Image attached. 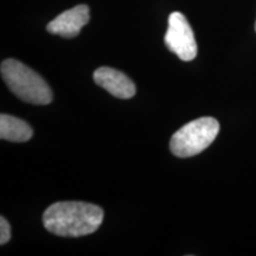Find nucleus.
<instances>
[{
  "label": "nucleus",
  "mask_w": 256,
  "mask_h": 256,
  "mask_svg": "<svg viewBox=\"0 0 256 256\" xmlns=\"http://www.w3.org/2000/svg\"><path fill=\"white\" fill-rule=\"evenodd\" d=\"M104 210L84 202H57L43 214V224L48 232L62 238L90 235L100 228Z\"/></svg>",
  "instance_id": "nucleus-1"
},
{
  "label": "nucleus",
  "mask_w": 256,
  "mask_h": 256,
  "mask_svg": "<svg viewBox=\"0 0 256 256\" xmlns=\"http://www.w3.org/2000/svg\"><path fill=\"white\" fill-rule=\"evenodd\" d=\"M2 76L6 86L22 101L32 104H48L52 101V90L46 80L17 60L2 63Z\"/></svg>",
  "instance_id": "nucleus-2"
},
{
  "label": "nucleus",
  "mask_w": 256,
  "mask_h": 256,
  "mask_svg": "<svg viewBox=\"0 0 256 256\" xmlns=\"http://www.w3.org/2000/svg\"><path fill=\"white\" fill-rule=\"evenodd\" d=\"M220 132L218 121L214 118H200L179 128L171 138L170 150L178 158L200 154L215 142Z\"/></svg>",
  "instance_id": "nucleus-3"
},
{
  "label": "nucleus",
  "mask_w": 256,
  "mask_h": 256,
  "mask_svg": "<svg viewBox=\"0 0 256 256\" xmlns=\"http://www.w3.org/2000/svg\"><path fill=\"white\" fill-rule=\"evenodd\" d=\"M164 42L168 49L184 62L196 58L197 43L194 30L186 17L180 12H172L170 14Z\"/></svg>",
  "instance_id": "nucleus-4"
},
{
  "label": "nucleus",
  "mask_w": 256,
  "mask_h": 256,
  "mask_svg": "<svg viewBox=\"0 0 256 256\" xmlns=\"http://www.w3.org/2000/svg\"><path fill=\"white\" fill-rule=\"evenodd\" d=\"M90 19V11L87 5H78L66 10L46 25L48 32L63 38H74L81 32L82 28Z\"/></svg>",
  "instance_id": "nucleus-5"
},
{
  "label": "nucleus",
  "mask_w": 256,
  "mask_h": 256,
  "mask_svg": "<svg viewBox=\"0 0 256 256\" xmlns=\"http://www.w3.org/2000/svg\"><path fill=\"white\" fill-rule=\"evenodd\" d=\"M95 83L107 90L115 98H130L136 95V88L132 80L124 75L119 70L110 68V66H101L96 69L92 75Z\"/></svg>",
  "instance_id": "nucleus-6"
},
{
  "label": "nucleus",
  "mask_w": 256,
  "mask_h": 256,
  "mask_svg": "<svg viewBox=\"0 0 256 256\" xmlns=\"http://www.w3.org/2000/svg\"><path fill=\"white\" fill-rule=\"evenodd\" d=\"M34 136L30 124L8 114L0 115V138L12 142H25Z\"/></svg>",
  "instance_id": "nucleus-7"
},
{
  "label": "nucleus",
  "mask_w": 256,
  "mask_h": 256,
  "mask_svg": "<svg viewBox=\"0 0 256 256\" xmlns=\"http://www.w3.org/2000/svg\"><path fill=\"white\" fill-rule=\"evenodd\" d=\"M11 238V226L5 220V217H0V244L4 246Z\"/></svg>",
  "instance_id": "nucleus-8"
},
{
  "label": "nucleus",
  "mask_w": 256,
  "mask_h": 256,
  "mask_svg": "<svg viewBox=\"0 0 256 256\" xmlns=\"http://www.w3.org/2000/svg\"><path fill=\"white\" fill-rule=\"evenodd\" d=\"M255 31H256V22H255Z\"/></svg>",
  "instance_id": "nucleus-9"
}]
</instances>
